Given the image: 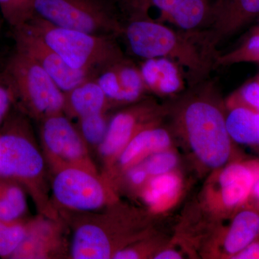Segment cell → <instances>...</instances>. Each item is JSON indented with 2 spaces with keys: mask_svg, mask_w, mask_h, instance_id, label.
I'll use <instances>...</instances> for the list:
<instances>
[{
  "mask_svg": "<svg viewBox=\"0 0 259 259\" xmlns=\"http://www.w3.org/2000/svg\"><path fill=\"white\" fill-rule=\"evenodd\" d=\"M28 119L14 107L0 126V177L23 186L40 214L58 219L60 214L48 194L47 161L34 139Z\"/></svg>",
  "mask_w": 259,
  "mask_h": 259,
  "instance_id": "1",
  "label": "cell"
},
{
  "mask_svg": "<svg viewBox=\"0 0 259 259\" xmlns=\"http://www.w3.org/2000/svg\"><path fill=\"white\" fill-rule=\"evenodd\" d=\"M122 35L141 59L165 58L176 63L191 86L207 79L214 60L206 55L194 31L174 30L146 15L131 19Z\"/></svg>",
  "mask_w": 259,
  "mask_h": 259,
  "instance_id": "2",
  "label": "cell"
},
{
  "mask_svg": "<svg viewBox=\"0 0 259 259\" xmlns=\"http://www.w3.org/2000/svg\"><path fill=\"white\" fill-rule=\"evenodd\" d=\"M192 87L177 112V121L197 158L207 166L218 168L231 156L226 117L213 99L212 81L206 79Z\"/></svg>",
  "mask_w": 259,
  "mask_h": 259,
  "instance_id": "3",
  "label": "cell"
},
{
  "mask_svg": "<svg viewBox=\"0 0 259 259\" xmlns=\"http://www.w3.org/2000/svg\"><path fill=\"white\" fill-rule=\"evenodd\" d=\"M24 25L42 38L72 69L97 76L102 70L125 59L116 37L112 35L60 28L36 15Z\"/></svg>",
  "mask_w": 259,
  "mask_h": 259,
  "instance_id": "4",
  "label": "cell"
},
{
  "mask_svg": "<svg viewBox=\"0 0 259 259\" xmlns=\"http://www.w3.org/2000/svg\"><path fill=\"white\" fill-rule=\"evenodd\" d=\"M71 212L59 210L72 229L70 257L74 259L112 258L115 253L136 241L134 222L114 211Z\"/></svg>",
  "mask_w": 259,
  "mask_h": 259,
  "instance_id": "5",
  "label": "cell"
},
{
  "mask_svg": "<svg viewBox=\"0 0 259 259\" xmlns=\"http://www.w3.org/2000/svg\"><path fill=\"white\" fill-rule=\"evenodd\" d=\"M2 71L13 90L15 107L29 118L41 121L64 112V92L29 56L15 49Z\"/></svg>",
  "mask_w": 259,
  "mask_h": 259,
  "instance_id": "6",
  "label": "cell"
},
{
  "mask_svg": "<svg viewBox=\"0 0 259 259\" xmlns=\"http://www.w3.org/2000/svg\"><path fill=\"white\" fill-rule=\"evenodd\" d=\"M34 11L60 28L115 37L123 32L124 25L105 0H35Z\"/></svg>",
  "mask_w": 259,
  "mask_h": 259,
  "instance_id": "7",
  "label": "cell"
},
{
  "mask_svg": "<svg viewBox=\"0 0 259 259\" xmlns=\"http://www.w3.org/2000/svg\"><path fill=\"white\" fill-rule=\"evenodd\" d=\"M54 206L60 210L95 212L117 202L111 182L99 172L76 166L52 170Z\"/></svg>",
  "mask_w": 259,
  "mask_h": 259,
  "instance_id": "8",
  "label": "cell"
},
{
  "mask_svg": "<svg viewBox=\"0 0 259 259\" xmlns=\"http://www.w3.org/2000/svg\"><path fill=\"white\" fill-rule=\"evenodd\" d=\"M40 122L42 153L51 170L76 166L98 172L89 147L76 125L64 112Z\"/></svg>",
  "mask_w": 259,
  "mask_h": 259,
  "instance_id": "9",
  "label": "cell"
},
{
  "mask_svg": "<svg viewBox=\"0 0 259 259\" xmlns=\"http://www.w3.org/2000/svg\"><path fill=\"white\" fill-rule=\"evenodd\" d=\"M259 17V0H214L208 19L196 30L206 55L214 60L217 48Z\"/></svg>",
  "mask_w": 259,
  "mask_h": 259,
  "instance_id": "10",
  "label": "cell"
},
{
  "mask_svg": "<svg viewBox=\"0 0 259 259\" xmlns=\"http://www.w3.org/2000/svg\"><path fill=\"white\" fill-rule=\"evenodd\" d=\"M163 110L144 101L117 112L110 119L105 139L97 152L108 171L131 139L143 130L157 125Z\"/></svg>",
  "mask_w": 259,
  "mask_h": 259,
  "instance_id": "11",
  "label": "cell"
},
{
  "mask_svg": "<svg viewBox=\"0 0 259 259\" xmlns=\"http://www.w3.org/2000/svg\"><path fill=\"white\" fill-rule=\"evenodd\" d=\"M13 32L15 50L35 61L64 93L96 77L93 73L70 67L56 51L25 25L13 29Z\"/></svg>",
  "mask_w": 259,
  "mask_h": 259,
  "instance_id": "12",
  "label": "cell"
},
{
  "mask_svg": "<svg viewBox=\"0 0 259 259\" xmlns=\"http://www.w3.org/2000/svg\"><path fill=\"white\" fill-rule=\"evenodd\" d=\"M66 223L39 214L29 220L28 231L13 259L63 258L70 256V247L65 236ZM71 258V257H70Z\"/></svg>",
  "mask_w": 259,
  "mask_h": 259,
  "instance_id": "13",
  "label": "cell"
},
{
  "mask_svg": "<svg viewBox=\"0 0 259 259\" xmlns=\"http://www.w3.org/2000/svg\"><path fill=\"white\" fill-rule=\"evenodd\" d=\"M64 93V113L79 120L87 116L108 112L113 102L107 97L96 79L86 80Z\"/></svg>",
  "mask_w": 259,
  "mask_h": 259,
  "instance_id": "14",
  "label": "cell"
},
{
  "mask_svg": "<svg viewBox=\"0 0 259 259\" xmlns=\"http://www.w3.org/2000/svg\"><path fill=\"white\" fill-rule=\"evenodd\" d=\"M170 145L171 138L166 130L157 125L147 127L131 139L109 170L117 166L120 171L125 172L153 153L167 150Z\"/></svg>",
  "mask_w": 259,
  "mask_h": 259,
  "instance_id": "15",
  "label": "cell"
},
{
  "mask_svg": "<svg viewBox=\"0 0 259 259\" xmlns=\"http://www.w3.org/2000/svg\"><path fill=\"white\" fill-rule=\"evenodd\" d=\"M141 74L148 90L163 95L180 93L185 87V76L180 66L165 58L146 59Z\"/></svg>",
  "mask_w": 259,
  "mask_h": 259,
  "instance_id": "16",
  "label": "cell"
},
{
  "mask_svg": "<svg viewBox=\"0 0 259 259\" xmlns=\"http://www.w3.org/2000/svg\"><path fill=\"white\" fill-rule=\"evenodd\" d=\"M254 180L252 166L233 163L227 166L219 178L223 204L233 208L244 203L251 193Z\"/></svg>",
  "mask_w": 259,
  "mask_h": 259,
  "instance_id": "17",
  "label": "cell"
},
{
  "mask_svg": "<svg viewBox=\"0 0 259 259\" xmlns=\"http://www.w3.org/2000/svg\"><path fill=\"white\" fill-rule=\"evenodd\" d=\"M259 235V213L244 209L237 214L227 233L224 248L228 254L234 255L254 241Z\"/></svg>",
  "mask_w": 259,
  "mask_h": 259,
  "instance_id": "18",
  "label": "cell"
},
{
  "mask_svg": "<svg viewBox=\"0 0 259 259\" xmlns=\"http://www.w3.org/2000/svg\"><path fill=\"white\" fill-rule=\"evenodd\" d=\"M180 187V177L170 172L152 177L143 189V199L152 210L160 212L175 202Z\"/></svg>",
  "mask_w": 259,
  "mask_h": 259,
  "instance_id": "19",
  "label": "cell"
},
{
  "mask_svg": "<svg viewBox=\"0 0 259 259\" xmlns=\"http://www.w3.org/2000/svg\"><path fill=\"white\" fill-rule=\"evenodd\" d=\"M214 0H176L171 13L166 19L180 30L196 31L200 30L208 19Z\"/></svg>",
  "mask_w": 259,
  "mask_h": 259,
  "instance_id": "20",
  "label": "cell"
},
{
  "mask_svg": "<svg viewBox=\"0 0 259 259\" xmlns=\"http://www.w3.org/2000/svg\"><path fill=\"white\" fill-rule=\"evenodd\" d=\"M231 108L226 118L227 131L231 139L241 144H259L255 121L256 112L243 106Z\"/></svg>",
  "mask_w": 259,
  "mask_h": 259,
  "instance_id": "21",
  "label": "cell"
},
{
  "mask_svg": "<svg viewBox=\"0 0 259 259\" xmlns=\"http://www.w3.org/2000/svg\"><path fill=\"white\" fill-rule=\"evenodd\" d=\"M26 190L10 179L0 177V220L17 221L24 218L28 211Z\"/></svg>",
  "mask_w": 259,
  "mask_h": 259,
  "instance_id": "22",
  "label": "cell"
},
{
  "mask_svg": "<svg viewBox=\"0 0 259 259\" xmlns=\"http://www.w3.org/2000/svg\"><path fill=\"white\" fill-rule=\"evenodd\" d=\"M115 68L121 88L120 105L139 102L148 90L140 68L126 59L117 63Z\"/></svg>",
  "mask_w": 259,
  "mask_h": 259,
  "instance_id": "23",
  "label": "cell"
},
{
  "mask_svg": "<svg viewBox=\"0 0 259 259\" xmlns=\"http://www.w3.org/2000/svg\"><path fill=\"white\" fill-rule=\"evenodd\" d=\"M246 62L259 64V25H255L250 35L236 49L226 54H217L213 68Z\"/></svg>",
  "mask_w": 259,
  "mask_h": 259,
  "instance_id": "24",
  "label": "cell"
},
{
  "mask_svg": "<svg viewBox=\"0 0 259 259\" xmlns=\"http://www.w3.org/2000/svg\"><path fill=\"white\" fill-rule=\"evenodd\" d=\"M29 220H0V258H11L28 231Z\"/></svg>",
  "mask_w": 259,
  "mask_h": 259,
  "instance_id": "25",
  "label": "cell"
},
{
  "mask_svg": "<svg viewBox=\"0 0 259 259\" xmlns=\"http://www.w3.org/2000/svg\"><path fill=\"white\" fill-rule=\"evenodd\" d=\"M107 112H100L77 120L76 128L88 147L97 150L105 139L111 119Z\"/></svg>",
  "mask_w": 259,
  "mask_h": 259,
  "instance_id": "26",
  "label": "cell"
},
{
  "mask_svg": "<svg viewBox=\"0 0 259 259\" xmlns=\"http://www.w3.org/2000/svg\"><path fill=\"white\" fill-rule=\"evenodd\" d=\"M35 0H0L3 20L12 29L25 25L35 15Z\"/></svg>",
  "mask_w": 259,
  "mask_h": 259,
  "instance_id": "27",
  "label": "cell"
},
{
  "mask_svg": "<svg viewBox=\"0 0 259 259\" xmlns=\"http://www.w3.org/2000/svg\"><path fill=\"white\" fill-rule=\"evenodd\" d=\"M231 107L243 106L259 112V76L245 83L231 97Z\"/></svg>",
  "mask_w": 259,
  "mask_h": 259,
  "instance_id": "28",
  "label": "cell"
},
{
  "mask_svg": "<svg viewBox=\"0 0 259 259\" xmlns=\"http://www.w3.org/2000/svg\"><path fill=\"white\" fill-rule=\"evenodd\" d=\"M177 163L176 155L171 151H167V150L153 153L141 162L149 177L169 173L176 166Z\"/></svg>",
  "mask_w": 259,
  "mask_h": 259,
  "instance_id": "29",
  "label": "cell"
},
{
  "mask_svg": "<svg viewBox=\"0 0 259 259\" xmlns=\"http://www.w3.org/2000/svg\"><path fill=\"white\" fill-rule=\"evenodd\" d=\"M14 107L13 90L3 71H0V126L3 125Z\"/></svg>",
  "mask_w": 259,
  "mask_h": 259,
  "instance_id": "30",
  "label": "cell"
},
{
  "mask_svg": "<svg viewBox=\"0 0 259 259\" xmlns=\"http://www.w3.org/2000/svg\"><path fill=\"white\" fill-rule=\"evenodd\" d=\"M125 172L127 173V181L133 187H142L146 183L149 177L146 168L141 163L131 167Z\"/></svg>",
  "mask_w": 259,
  "mask_h": 259,
  "instance_id": "31",
  "label": "cell"
},
{
  "mask_svg": "<svg viewBox=\"0 0 259 259\" xmlns=\"http://www.w3.org/2000/svg\"><path fill=\"white\" fill-rule=\"evenodd\" d=\"M236 259H259V243H253L247 245L241 251L232 256Z\"/></svg>",
  "mask_w": 259,
  "mask_h": 259,
  "instance_id": "32",
  "label": "cell"
},
{
  "mask_svg": "<svg viewBox=\"0 0 259 259\" xmlns=\"http://www.w3.org/2000/svg\"><path fill=\"white\" fill-rule=\"evenodd\" d=\"M252 167L254 171L255 180L250 195L252 194L259 203V164H253Z\"/></svg>",
  "mask_w": 259,
  "mask_h": 259,
  "instance_id": "33",
  "label": "cell"
},
{
  "mask_svg": "<svg viewBox=\"0 0 259 259\" xmlns=\"http://www.w3.org/2000/svg\"><path fill=\"white\" fill-rule=\"evenodd\" d=\"M181 255L178 252L173 250H166L160 252L157 255H155L156 259H177L181 258Z\"/></svg>",
  "mask_w": 259,
  "mask_h": 259,
  "instance_id": "34",
  "label": "cell"
},
{
  "mask_svg": "<svg viewBox=\"0 0 259 259\" xmlns=\"http://www.w3.org/2000/svg\"><path fill=\"white\" fill-rule=\"evenodd\" d=\"M255 121H256L257 134H258L259 141V112H256V113H255Z\"/></svg>",
  "mask_w": 259,
  "mask_h": 259,
  "instance_id": "35",
  "label": "cell"
},
{
  "mask_svg": "<svg viewBox=\"0 0 259 259\" xmlns=\"http://www.w3.org/2000/svg\"><path fill=\"white\" fill-rule=\"evenodd\" d=\"M257 25H259V17L258 18H257Z\"/></svg>",
  "mask_w": 259,
  "mask_h": 259,
  "instance_id": "36",
  "label": "cell"
},
{
  "mask_svg": "<svg viewBox=\"0 0 259 259\" xmlns=\"http://www.w3.org/2000/svg\"><path fill=\"white\" fill-rule=\"evenodd\" d=\"M1 25H2L1 20H0V27H1Z\"/></svg>",
  "mask_w": 259,
  "mask_h": 259,
  "instance_id": "37",
  "label": "cell"
}]
</instances>
